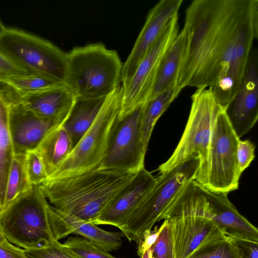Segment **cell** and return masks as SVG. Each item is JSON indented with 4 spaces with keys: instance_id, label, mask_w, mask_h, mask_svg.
<instances>
[{
    "instance_id": "ba28073f",
    "label": "cell",
    "mask_w": 258,
    "mask_h": 258,
    "mask_svg": "<svg viewBox=\"0 0 258 258\" xmlns=\"http://www.w3.org/2000/svg\"><path fill=\"white\" fill-rule=\"evenodd\" d=\"M121 95L120 85L106 97L92 125L47 179L78 175L98 168L119 113Z\"/></svg>"
},
{
    "instance_id": "2e32d148",
    "label": "cell",
    "mask_w": 258,
    "mask_h": 258,
    "mask_svg": "<svg viewBox=\"0 0 258 258\" xmlns=\"http://www.w3.org/2000/svg\"><path fill=\"white\" fill-rule=\"evenodd\" d=\"M156 180V178L145 168L139 171L93 223L112 225L120 229Z\"/></svg>"
},
{
    "instance_id": "44dd1931",
    "label": "cell",
    "mask_w": 258,
    "mask_h": 258,
    "mask_svg": "<svg viewBox=\"0 0 258 258\" xmlns=\"http://www.w3.org/2000/svg\"><path fill=\"white\" fill-rule=\"evenodd\" d=\"M106 98H75L62 124L71 138L73 148L93 123Z\"/></svg>"
},
{
    "instance_id": "5b68a950",
    "label": "cell",
    "mask_w": 258,
    "mask_h": 258,
    "mask_svg": "<svg viewBox=\"0 0 258 258\" xmlns=\"http://www.w3.org/2000/svg\"><path fill=\"white\" fill-rule=\"evenodd\" d=\"M188 120L180 140L171 156L158 168L160 174L196 156L199 159L195 181L205 187L212 125L221 106L209 88H198L191 95Z\"/></svg>"
},
{
    "instance_id": "1f68e13d",
    "label": "cell",
    "mask_w": 258,
    "mask_h": 258,
    "mask_svg": "<svg viewBox=\"0 0 258 258\" xmlns=\"http://www.w3.org/2000/svg\"><path fill=\"white\" fill-rule=\"evenodd\" d=\"M255 146L249 140H239L237 145V173L240 177L243 172L249 167L255 157Z\"/></svg>"
},
{
    "instance_id": "f35d334b",
    "label": "cell",
    "mask_w": 258,
    "mask_h": 258,
    "mask_svg": "<svg viewBox=\"0 0 258 258\" xmlns=\"http://www.w3.org/2000/svg\"><path fill=\"white\" fill-rule=\"evenodd\" d=\"M5 26L3 25L1 21H0V34L3 31L4 29L5 28Z\"/></svg>"
},
{
    "instance_id": "277c9868",
    "label": "cell",
    "mask_w": 258,
    "mask_h": 258,
    "mask_svg": "<svg viewBox=\"0 0 258 258\" xmlns=\"http://www.w3.org/2000/svg\"><path fill=\"white\" fill-rule=\"evenodd\" d=\"M202 188L195 180L189 182L162 217L171 229L175 258H187L200 246L225 236L213 220Z\"/></svg>"
},
{
    "instance_id": "484cf974",
    "label": "cell",
    "mask_w": 258,
    "mask_h": 258,
    "mask_svg": "<svg viewBox=\"0 0 258 258\" xmlns=\"http://www.w3.org/2000/svg\"><path fill=\"white\" fill-rule=\"evenodd\" d=\"M26 153L14 155L7 179L3 209L20 195L29 190L33 186L30 183L26 173Z\"/></svg>"
},
{
    "instance_id": "7a4b0ae2",
    "label": "cell",
    "mask_w": 258,
    "mask_h": 258,
    "mask_svg": "<svg viewBox=\"0 0 258 258\" xmlns=\"http://www.w3.org/2000/svg\"><path fill=\"white\" fill-rule=\"evenodd\" d=\"M136 174L96 168L78 175L47 179L41 187L56 211L93 223Z\"/></svg>"
},
{
    "instance_id": "8992f818",
    "label": "cell",
    "mask_w": 258,
    "mask_h": 258,
    "mask_svg": "<svg viewBox=\"0 0 258 258\" xmlns=\"http://www.w3.org/2000/svg\"><path fill=\"white\" fill-rule=\"evenodd\" d=\"M48 204L40 184L0 210V226L7 240L24 249L42 248L56 240L49 223Z\"/></svg>"
},
{
    "instance_id": "cb8c5ba5",
    "label": "cell",
    "mask_w": 258,
    "mask_h": 258,
    "mask_svg": "<svg viewBox=\"0 0 258 258\" xmlns=\"http://www.w3.org/2000/svg\"><path fill=\"white\" fill-rule=\"evenodd\" d=\"M62 85L64 83L35 74L17 76L0 82V88L9 102Z\"/></svg>"
},
{
    "instance_id": "d590c367",
    "label": "cell",
    "mask_w": 258,
    "mask_h": 258,
    "mask_svg": "<svg viewBox=\"0 0 258 258\" xmlns=\"http://www.w3.org/2000/svg\"><path fill=\"white\" fill-rule=\"evenodd\" d=\"M0 258H29L24 249L9 241L0 243Z\"/></svg>"
},
{
    "instance_id": "9a60e30c",
    "label": "cell",
    "mask_w": 258,
    "mask_h": 258,
    "mask_svg": "<svg viewBox=\"0 0 258 258\" xmlns=\"http://www.w3.org/2000/svg\"><path fill=\"white\" fill-rule=\"evenodd\" d=\"M183 0H161L149 12L146 21L127 59L123 63L122 83L130 79L150 48L170 22L178 15Z\"/></svg>"
},
{
    "instance_id": "30bf717a",
    "label": "cell",
    "mask_w": 258,
    "mask_h": 258,
    "mask_svg": "<svg viewBox=\"0 0 258 258\" xmlns=\"http://www.w3.org/2000/svg\"><path fill=\"white\" fill-rule=\"evenodd\" d=\"M239 140L222 107L212 125L205 188L227 195L238 188L237 150Z\"/></svg>"
},
{
    "instance_id": "83f0119b",
    "label": "cell",
    "mask_w": 258,
    "mask_h": 258,
    "mask_svg": "<svg viewBox=\"0 0 258 258\" xmlns=\"http://www.w3.org/2000/svg\"><path fill=\"white\" fill-rule=\"evenodd\" d=\"M63 244L78 258H117L82 237H69Z\"/></svg>"
},
{
    "instance_id": "4fadbf2b",
    "label": "cell",
    "mask_w": 258,
    "mask_h": 258,
    "mask_svg": "<svg viewBox=\"0 0 258 258\" xmlns=\"http://www.w3.org/2000/svg\"><path fill=\"white\" fill-rule=\"evenodd\" d=\"M232 128L240 139L258 119V51L253 48L249 54L241 84L224 107Z\"/></svg>"
},
{
    "instance_id": "4dcf8cb0",
    "label": "cell",
    "mask_w": 258,
    "mask_h": 258,
    "mask_svg": "<svg viewBox=\"0 0 258 258\" xmlns=\"http://www.w3.org/2000/svg\"><path fill=\"white\" fill-rule=\"evenodd\" d=\"M150 249L153 258H175L172 233L167 222Z\"/></svg>"
},
{
    "instance_id": "f1b7e54d",
    "label": "cell",
    "mask_w": 258,
    "mask_h": 258,
    "mask_svg": "<svg viewBox=\"0 0 258 258\" xmlns=\"http://www.w3.org/2000/svg\"><path fill=\"white\" fill-rule=\"evenodd\" d=\"M24 252L29 258H78L63 243L56 240L43 247L24 249Z\"/></svg>"
},
{
    "instance_id": "7402d4cb",
    "label": "cell",
    "mask_w": 258,
    "mask_h": 258,
    "mask_svg": "<svg viewBox=\"0 0 258 258\" xmlns=\"http://www.w3.org/2000/svg\"><path fill=\"white\" fill-rule=\"evenodd\" d=\"M73 148L71 138L61 125L51 131L34 150L42 161L48 178L60 166Z\"/></svg>"
},
{
    "instance_id": "d6986e66",
    "label": "cell",
    "mask_w": 258,
    "mask_h": 258,
    "mask_svg": "<svg viewBox=\"0 0 258 258\" xmlns=\"http://www.w3.org/2000/svg\"><path fill=\"white\" fill-rule=\"evenodd\" d=\"M75 97L64 85L52 88L36 94L15 98L11 104H20L38 115L53 117L68 114Z\"/></svg>"
},
{
    "instance_id": "74e56055",
    "label": "cell",
    "mask_w": 258,
    "mask_h": 258,
    "mask_svg": "<svg viewBox=\"0 0 258 258\" xmlns=\"http://www.w3.org/2000/svg\"><path fill=\"white\" fill-rule=\"evenodd\" d=\"M141 258H150V249L144 252Z\"/></svg>"
},
{
    "instance_id": "4316f807",
    "label": "cell",
    "mask_w": 258,
    "mask_h": 258,
    "mask_svg": "<svg viewBox=\"0 0 258 258\" xmlns=\"http://www.w3.org/2000/svg\"><path fill=\"white\" fill-rule=\"evenodd\" d=\"M187 258H239L232 239L224 236L196 249Z\"/></svg>"
},
{
    "instance_id": "3957f363",
    "label": "cell",
    "mask_w": 258,
    "mask_h": 258,
    "mask_svg": "<svg viewBox=\"0 0 258 258\" xmlns=\"http://www.w3.org/2000/svg\"><path fill=\"white\" fill-rule=\"evenodd\" d=\"M122 66L102 43L76 46L67 52L64 85L75 98H106L121 85Z\"/></svg>"
},
{
    "instance_id": "836d02e7",
    "label": "cell",
    "mask_w": 258,
    "mask_h": 258,
    "mask_svg": "<svg viewBox=\"0 0 258 258\" xmlns=\"http://www.w3.org/2000/svg\"><path fill=\"white\" fill-rule=\"evenodd\" d=\"M166 224L164 220L161 226L154 227V230L147 231L144 232L142 237L138 244L137 254L141 258L144 252L149 249L156 242L160 233Z\"/></svg>"
},
{
    "instance_id": "5bb4252c",
    "label": "cell",
    "mask_w": 258,
    "mask_h": 258,
    "mask_svg": "<svg viewBox=\"0 0 258 258\" xmlns=\"http://www.w3.org/2000/svg\"><path fill=\"white\" fill-rule=\"evenodd\" d=\"M69 113L53 117H44L37 115L21 104H11L8 125L14 155L35 150L51 131L62 125Z\"/></svg>"
},
{
    "instance_id": "52a82bcc",
    "label": "cell",
    "mask_w": 258,
    "mask_h": 258,
    "mask_svg": "<svg viewBox=\"0 0 258 258\" xmlns=\"http://www.w3.org/2000/svg\"><path fill=\"white\" fill-rule=\"evenodd\" d=\"M199 159L194 156L156 178L152 187L120 229L129 241L137 244L145 232L160 221L166 209L184 187L196 179Z\"/></svg>"
},
{
    "instance_id": "ffe728a7",
    "label": "cell",
    "mask_w": 258,
    "mask_h": 258,
    "mask_svg": "<svg viewBox=\"0 0 258 258\" xmlns=\"http://www.w3.org/2000/svg\"><path fill=\"white\" fill-rule=\"evenodd\" d=\"M186 43L187 34L183 28L169 47L161 60L149 99L165 90L175 87Z\"/></svg>"
},
{
    "instance_id": "ac0fdd59",
    "label": "cell",
    "mask_w": 258,
    "mask_h": 258,
    "mask_svg": "<svg viewBox=\"0 0 258 258\" xmlns=\"http://www.w3.org/2000/svg\"><path fill=\"white\" fill-rule=\"evenodd\" d=\"M202 192L213 220L226 236L258 242V230L236 209L227 195L212 192L202 186Z\"/></svg>"
},
{
    "instance_id": "d4e9b609",
    "label": "cell",
    "mask_w": 258,
    "mask_h": 258,
    "mask_svg": "<svg viewBox=\"0 0 258 258\" xmlns=\"http://www.w3.org/2000/svg\"><path fill=\"white\" fill-rule=\"evenodd\" d=\"M178 95L174 87L160 92L145 103L142 125L143 140L147 146L156 122Z\"/></svg>"
},
{
    "instance_id": "8fae6325",
    "label": "cell",
    "mask_w": 258,
    "mask_h": 258,
    "mask_svg": "<svg viewBox=\"0 0 258 258\" xmlns=\"http://www.w3.org/2000/svg\"><path fill=\"white\" fill-rule=\"evenodd\" d=\"M145 104L123 117H117L98 169L137 173L145 168V157L148 148L142 133V121Z\"/></svg>"
},
{
    "instance_id": "e0dca14e",
    "label": "cell",
    "mask_w": 258,
    "mask_h": 258,
    "mask_svg": "<svg viewBox=\"0 0 258 258\" xmlns=\"http://www.w3.org/2000/svg\"><path fill=\"white\" fill-rule=\"evenodd\" d=\"M49 223L54 238L59 241L74 234L86 238L107 251L118 249L121 245V232L103 230L92 222L56 211L48 204Z\"/></svg>"
},
{
    "instance_id": "603a6c76",
    "label": "cell",
    "mask_w": 258,
    "mask_h": 258,
    "mask_svg": "<svg viewBox=\"0 0 258 258\" xmlns=\"http://www.w3.org/2000/svg\"><path fill=\"white\" fill-rule=\"evenodd\" d=\"M10 105L0 88V210L4 207L7 179L14 156L8 125Z\"/></svg>"
},
{
    "instance_id": "d6a6232c",
    "label": "cell",
    "mask_w": 258,
    "mask_h": 258,
    "mask_svg": "<svg viewBox=\"0 0 258 258\" xmlns=\"http://www.w3.org/2000/svg\"><path fill=\"white\" fill-rule=\"evenodd\" d=\"M32 74L18 66L0 52V82L11 78Z\"/></svg>"
},
{
    "instance_id": "9c48e42d",
    "label": "cell",
    "mask_w": 258,
    "mask_h": 258,
    "mask_svg": "<svg viewBox=\"0 0 258 258\" xmlns=\"http://www.w3.org/2000/svg\"><path fill=\"white\" fill-rule=\"evenodd\" d=\"M0 52L32 74L64 83L67 52L46 39L5 27L0 34Z\"/></svg>"
},
{
    "instance_id": "7c38bea8",
    "label": "cell",
    "mask_w": 258,
    "mask_h": 258,
    "mask_svg": "<svg viewBox=\"0 0 258 258\" xmlns=\"http://www.w3.org/2000/svg\"><path fill=\"white\" fill-rule=\"evenodd\" d=\"M178 15L168 24L150 48L127 81L122 83L121 105L118 118H121L145 103L151 94L161 60L178 34Z\"/></svg>"
},
{
    "instance_id": "e575fe53",
    "label": "cell",
    "mask_w": 258,
    "mask_h": 258,
    "mask_svg": "<svg viewBox=\"0 0 258 258\" xmlns=\"http://www.w3.org/2000/svg\"><path fill=\"white\" fill-rule=\"evenodd\" d=\"M239 258H258V242L232 239Z\"/></svg>"
},
{
    "instance_id": "f546056e",
    "label": "cell",
    "mask_w": 258,
    "mask_h": 258,
    "mask_svg": "<svg viewBox=\"0 0 258 258\" xmlns=\"http://www.w3.org/2000/svg\"><path fill=\"white\" fill-rule=\"evenodd\" d=\"M25 166L29 181L32 185H40L48 179L42 161L36 151L26 153Z\"/></svg>"
},
{
    "instance_id": "6da1fadb",
    "label": "cell",
    "mask_w": 258,
    "mask_h": 258,
    "mask_svg": "<svg viewBox=\"0 0 258 258\" xmlns=\"http://www.w3.org/2000/svg\"><path fill=\"white\" fill-rule=\"evenodd\" d=\"M185 51L175 89L210 88L225 106L237 91L258 37L257 0H195L185 10Z\"/></svg>"
},
{
    "instance_id": "8d00e7d4",
    "label": "cell",
    "mask_w": 258,
    "mask_h": 258,
    "mask_svg": "<svg viewBox=\"0 0 258 258\" xmlns=\"http://www.w3.org/2000/svg\"><path fill=\"white\" fill-rule=\"evenodd\" d=\"M9 241L7 240L6 237H5L2 229L0 226V243L7 242Z\"/></svg>"
}]
</instances>
